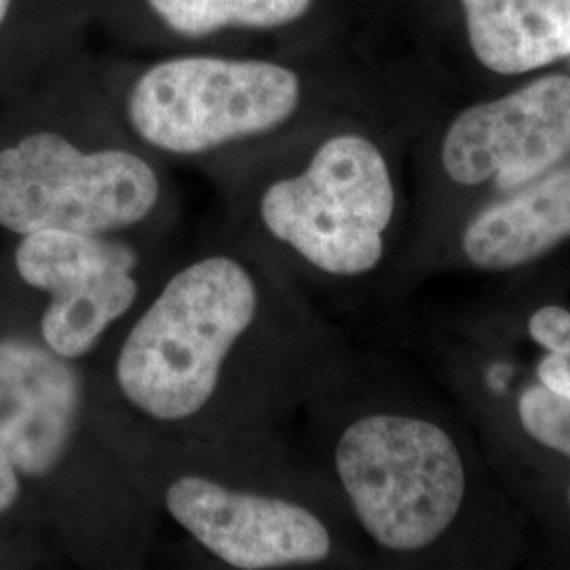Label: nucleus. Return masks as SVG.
Returning a JSON list of instances; mask_svg holds the SVG:
<instances>
[{"label":"nucleus","instance_id":"nucleus-1","mask_svg":"<svg viewBox=\"0 0 570 570\" xmlns=\"http://www.w3.org/2000/svg\"><path fill=\"white\" fill-rule=\"evenodd\" d=\"M174 258L91 364L106 404L176 440L277 449L303 383V320L282 268L220 235Z\"/></svg>","mask_w":570,"mask_h":570},{"label":"nucleus","instance_id":"nucleus-2","mask_svg":"<svg viewBox=\"0 0 570 570\" xmlns=\"http://www.w3.org/2000/svg\"><path fill=\"white\" fill-rule=\"evenodd\" d=\"M180 202L169 165L136 142L87 51L37 85V106L0 136V226L171 235Z\"/></svg>","mask_w":570,"mask_h":570},{"label":"nucleus","instance_id":"nucleus-3","mask_svg":"<svg viewBox=\"0 0 570 570\" xmlns=\"http://www.w3.org/2000/svg\"><path fill=\"white\" fill-rule=\"evenodd\" d=\"M0 449L49 492L70 556L91 570L142 569L161 522L104 440L89 367L32 332L0 334Z\"/></svg>","mask_w":570,"mask_h":570},{"label":"nucleus","instance_id":"nucleus-4","mask_svg":"<svg viewBox=\"0 0 570 570\" xmlns=\"http://www.w3.org/2000/svg\"><path fill=\"white\" fill-rule=\"evenodd\" d=\"M216 184L223 235L282 268L353 279L387 252L397 188L387 153L366 131H305L225 165Z\"/></svg>","mask_w":570,"mask_h":570},{"label":"nucleus","instance_id":"nucleus-5","mask_svg":"<svg viewBox=\"0 0 570 570\" xmlns=\"http://www.w3.org/2000/svg\"><path fill=\"white\" fill-rule=\"evenodd\" d=\"M96 75L136 142L205 176L305 131L320 94L303 47L96 53Z\"/></svg>","mask_w":570,"mask_h":570},{"label":"nucleus","instance_id":"nucleus-6","mask_svg":"<svg viewBox=\"0 0 570 570\" xmlns=\"http://www.w3.org/2000/svg\"><path fill=\"white\" fill-rule=\"evenodd\" d=\"M104 440L159 522L225 569L324 564L336 550L322 511L294 487L284 450L225 449L142 428L96 393Z\"/></svg>","mask_w":570,"mask_h":570},{"label":"nucleus","instance_id":"nucleus-7","mask_svg":"<svg viewBox=\"0 0 570 570\" xmlns=\"http://www.w3.org/2000/svg\"><path fill=\"white\" fill-rule=\"evenodd\" d=\"M169 235L42 228L21 235L13 271L42 298L35 334L68 362L91 366L174 261Z\"/></svg>","mask_w":570,"mask_h":570},{"label":"nucleus","instance_id":"nucleus-8","mask_svg":"<svg viewBox=\"0 0 570 570\" xmlns=\"http://www.w3.org/2000/svg\"><path fill=\"white\" fill-rule=\"evenodd\" d=\"M332 465L360 527L391 553L438 541L465 497V465L449 433L402 412L348 421L334 442Z\"/></svg>","mask_w":570,"mask_h":570},{"label":"nucleus","instance_id":"nucleus-9","mask_svg":"<svg viewBox=\"0 0 570 570\" xmlns=\"http://www.w3.org/2000/svg\"><path fill=\"white\" fill-rule=\"evenodd\" d=\"M327 0H89L91 35L119 53L296 49Z\"/></svg>","mask_w":570,"mask_h":570},{"label":"nucleus","instance_id":"nucleus-10","mask_svg":"<svg viewBox=\"0 0 570 570\" xmlns=\"http://www.w3.org/2000/svg\"><path fill=\"white\" fill-rule=\"evenodd\" d=\"M569 153L570 77L551 75L461 112L442 144V165L454 183L475 186L494 178L513 188Z\"/></svg>","mask_w":570,"mask_h":570},{"label":"nucleus","instance_id":"nucleus-11","mask_svg":"<svg viewBox=\"0 0 570 570\" xmlns=\"http://www.w3.org/2000/svg\"><path fill=\"white\" fill-rule=\"evenodd\" d=\"M570 237V165L480 212L463 233L469 261L487 271L527 265Z\"/></svg>","mask_w":570,"mask_h":570},{"label":"nucleus","instance_id":"nucleus-12","mask_svg":"<svg viewBox=\"0 0 570 570\" xmlns=\"http://www.w3.org/2000/svg\"><path fill=\"white\" fill-rule=\"evenodd\" d=\"M475 58L522 75L569 58L570 0H461Z\"/></svg>","mask_w":570,"mask_h":570},{"label":"nucleus","instance_id":"nucleus-13","mask_svg":"<svg viewBox=\"0 0 570 570\" xmlns=\"http://www.w3.org/2000/svg\"><path fill=\"white\" fill-rule=\"evenodd\" d=\"M89 0H0V85H41L89 51Z\"/></svg>","mask_w":570,"mask_h":570},{"label":"nucleus","instance_id":"nucleus-14","mask_svg":"<svg viewBox=\"0 0 570 570\" xmlns=\"http://www.w3.org/2000/svg\"><path fill=\"white\" fill-rule=\"evenodd\" d=\"M522 428L546 449L570 456V400L548 387L532 385L520 395Z\"/></svg>","mask_w":570,"mask_h":570},{"label":"nucleus","instance_id":"nucleus-15","mask_svg":"<svg viewBox=\"0 0 570 570\" xmlns=\"http://www.w3.org/2000/svg\"><path fill=\"white\" fill-rule=\"evenodd\" d=\"M529 332L548 353L570 355V313L562 306H543L532 313Z\"/></svg>","mask_w":570,"mask_h":570},{"label":"nucleus","instance_id":"nucleus-16","mask_svg":"<svg viewBox=\"0 0 570 570\" xmlns=\"http://www.w3.org/2000/svg\"><path fill=\"white\" fill-rule=\"evenodd\" d=\"M23 480L18 469L9 461L4 450L0 449V520L9 518L23 499Z\"/></svg>","mask_w":570,"mask_h":570},{"label":"nucleus","instance_id":"nucleus-17","mask_svg":"<svg viewBox=\"0 0 570 570\" xmlns=\"http://www.w3.org/2000/svg\"><path fill=\"white\" fill-rule=\"evenodd\" d=\"M569 503H570V487H569Z\"/></svg>","mask_w":570,"mask_h":570}]
</instances>
